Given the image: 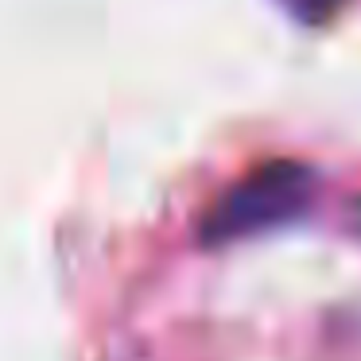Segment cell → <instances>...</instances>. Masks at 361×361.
<instances>
[{"instance_id": "6da1fadb", "label": "cell", "mask_w": 361, "mask_h": 361, "mask_svg": "<svg viewBox=\"0 0 361 361\" xmlns=\"http://www.w3.org/2000/svg\"><path fill=\"white\" fill-rule=\"evenodd\" d=\"M314 198L311 167L295 159H272V164L252 167L249 175L233 183L202 218V237L210 245L257 237L264 229H276L283 221L299 218Z\"/></svg>"}, {"instance_id": "7a4b0ae2", "label": "cell", "mask_w": 361, "mask_h": 361, "mask_svg": "<svg viewBox=\"0 0 361 361\" xmlns=\"http://www.w3.org/2000/svg\"><path fill=\"white\" fill-rule=\"evenodd\" d=\"M330 4H334V0H288V8H291V12H299L303 20H319V16H326Z\"/></svg>"}]
</instances>
